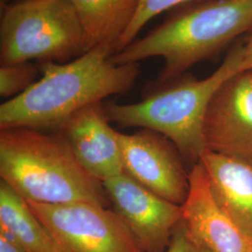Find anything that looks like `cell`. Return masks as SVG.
I'll use <instances>...</instances> for the list:
<instances>
[{
  "mask_svg": "<svg viewBox=\"0 0 252 252\" xmlns=\"http://www.w3.org/2000/svg\"><path fill=\"white\" fill-rule=\"evenodd\" d=\"M114 49L100 45L64 63H38L41 78L0 106V130L27 127L58 131L81 108L131 90L139 63L117 64Z\"/></svg>",
  "mask_w": 252,
  "mask_h": 252,
  "instance_id": "obj_1",
  "label": "cell"
},
{
  "mask_svg": "<svg viewBox=\"0 0 252 252\" xmlns=\"http://www.w3.org/2000/svg\"><path fill=\"white\" fill-rule=\"evenodd\" d=\"M252 30V0H189L168 10L160 25L113 54L111 61L139 63L160 56L164 64L157 81H169Z\"/></svg>",
  "mask_w": 252,
  "mask_h": 252,
  "instance_id": "obj_2",
  "label": "cell"
},
{
  "mask_svg": "<svg viewBox=\"0 0 252 252\" xmlns=\"http://www.w3.org/2000/svg\"><path fill=\"white\" fill-rule=\"evenodd\" d=\"M0 177L27 202L110 205L103 182L82 167L59 131L1 129Z\"/></svg>",
  "mask_w": 252,
  "mask_h": 252,
  "instance_id": "obj_3",
  "label": "cell"
},
{
  "mask_svg": "<svg viewBox=\"0 0 252 252\" xmlns=\"http://www.w3.org/2000/svg\"><path fill=\"white\" fill-rule=\"evenodd\" d=\"M243 55L244 44L234 46L206 79L183 74L169 81H154L145 87L136 103L104 104L106 114L119 127L149 129L165 136L192 166L206 150L203 127L208 105L227 80L243 71Z\"/></svg>",
  "mask_w": 252,
  "mask_h": 252,
  "instance_id": "obj_4",
  "label": "cell"
},
{
  "mask_svg": "<svg viewBox=\"0 0 252 252\" xmlns=\"http://www.w3.org/2000/svg\"><path fill=\"white\" fill-rule=\"evenodd\" d=\"M88 52L69 0H1L0 63L70 62Z\"/></svg>",
  "mask_w": 252,
  "mask_h": 252,
  "instance_id": "obj_5",
  "label": "cell"
},
{
  "mask_svg": "<svg viewBox=\"0 0 252 252\" xmlns=\"http://www.w3.org/2000/svg\"><path fill=\"white\" fill-rule=\"evenodd\" d=\"M27 203L62 252H141L114 209L92 203Z\"/></svg>",
  "mask_w": 252,
  "mask_h": 252,
  "instance_id": "obj_6",
  "label": "cell"
},
{
  "mask_svg": "<svg viewBox=\"0 0 252 252\" xmlns=\"http://www.w3.org/2000/svg\"><path fill=\"white\" fill-rule=\"evenodd\" d=\"M124 172L158 196L182 206L189 189L179 150L165 136L149 129L119 132Z\"/></svg>",
  "mask_w": 252,
  "mask_h": 252,
  "instance_id": "obj_7",
  "label": "cell"
},
{
  "mask_svg": "<svg viewBox=\"0 0 252 252\" xmlns=\"http://www.w3.org/2000/svg\"><path fill=\"white\" fill-rule=\"evenodd\" d=\"M110 205L141 252H164L182 220L181 206L158 196L125 172L103 182Z\"/></svg>",
  "mask_w": 252,
  "mask_h": 252,
  "instance_id": "obj_8",
  "label": "cell"
},
{
  "mask_svg": "<svg viewBox=\"0 0 252 252\" xmlns=\"http://www.w3.org/2000/svg\"><path fill=\"white\" fill-rule=\"evenodd\" d=\"M203 135L207 150L252 164V71L235 74L217 91Z\"/></svg>",
  "mask_w": 252,
  "mask_h": 252,
  "instance_id": "obj_9",
  "label": "cell"
},
{
  "mask_svg": "<svg viewBox=\"0 0 252 252\" xmlns=\"http://www.w3.org/2000/svg\"><path fill=\"white\" fill-rule=\"evenodd\" d=\"M82 167L104 182L124 173L119 131L112 128L103 102L73 114L58 130Z\"/></svg>",
  "mask_w": 252,
  "mask_h": 252,
  "instance_id": "obj_10",
  "label": "cell"
},
{
  "mask_svg": "<svg viewBox=\"0 0 252 252\" xmlns=\"http://www.w3.org/2000/svg\"><path fill=\"white\" fill-rule=\"evenodd\" d=\"M189 180V193L181 208L189 234L211 252H252V237L217 204L201 162L191 166Z\"/></svg>",
  "mask_w": 252,
  "mask_h": 252,
  "instance_id": "obj_11",
  "label": "cell"
},
{
  "mask_svg": "<svg viewBox=\"0 0 252 252\" xmlns=\"http://www.w3.org/2000/svg\"><path fill=\"white\" fill-rule=\"evenodd\" d=\"M200 162L217 204L252 237V164L205 150Z\"/></svg>",
  "mask_w": 252,
  "mask_h": 252,
  "instance_id": "obj_12",
  "label": "cell"
},
{
  "mask_svg": "<svg viewBox=\"0 0 252 252\" xmlns=\"http://www.w3.org/2000/svg\"><path fill=\"white\" fill-rule=\"evenodd\" d=\"M83 29L87 49L118 43L135 17L139 0H69Z\"/></svg>",
  "mask_w": 252,
  "mask_h": 252,
  "instance_id": "obj_13",
  "label": "cell"
},
{
  "mask_svg": "<svg viewBox=\"0 0 252 252\" xmlns=\"http://www.w3.org/2000/svg\"><path fill=\"white\" fill-rule=\"evenodd\" d=\"M0 233L27 252H62L26 199L0 182Z\"/></svg>",
  "mask_w": 252,
  "mask_h": 252,
  "instance_id": "obj_14",
  "label": "cell"
},
{
  "mask_svg": "<svg viewBox=\"0 0 252 252\" xmlns=\"http://www.w3.org/2000/svg\"><path fill=\"white\" fill-rule=\"evenodd\" d=\"M39 68L31 62L5 63L0 66V95L14 98L36 82Z\"/></svg>",
  "mask_w": 252,
  "mask_h": 252,
  "instance_id": "obj_15",
  "label": "cell"
},
{
  "mask_svg": "<svg viewBox=\"0 0 252 252\" xmlns=\"http://www.w3.org/2000/svg\"><path fill=\"white\" fill-rule=\"evenodd\" d=\"M187 1L189 0H139L135 17L124 36L120 39L116 48V53L132 43L141 29L152 19L163 11H168Z\"/></svg>",
  "mask_w": 252,
  "mask_h": 252,
  "instance_id": "obj_16",
  "label": "cell"
},
{
  "mask_svg": "<svg viewBox=\"0 0 252 252\" xmlns=\"http://www.w3.org/2000/svg\"><path fill=\"white\" fill-rule=\"evenodd\" d=\"M164 252H211L197 241L181 220L176 228L168 248Z\"/></svg>",
  "mask_w": 252,
  "mask_h": 252,
  "instance_id": "obj_17",
  "label": "cell"
},
{
  "mask_svg": "<svg viewBox=\"0 0 252 252\" xmlns=\"http://www.w3.org/2000/svg\"><path fill=\"white\" fill-rule=\"evenodd\" d=\"M0 252H27L14 240L0 233Z\"/></svg>",
  "mask_w": 252,
  "mask_h": 252,
  "instance_id": "obj_18",
  "label": "cell"
},
{
  "mask_svg": "<svg viewBox=\"0 0 252 252\" xmlns=\"http://www.w3.org/2000/svg\"><path fill=\"white\" fill-rule=\"evenodd\" d=\"M243 71H252V30L244 44Z\"/></svg>",
  "mask_w": 252,
  "mask_h": 252,
  "instance_id": "obj_19",
  "label": "cell"
}]
</instances>
